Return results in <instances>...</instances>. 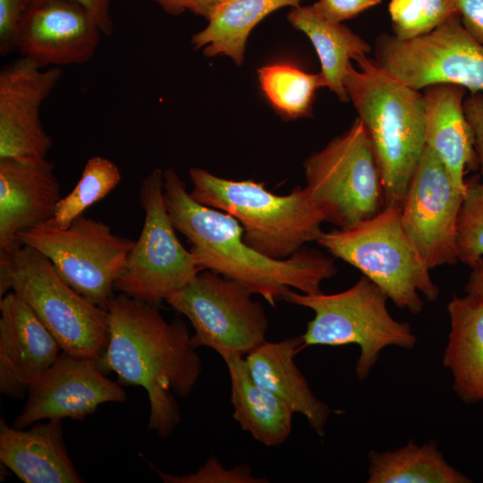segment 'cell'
<instances>
[{
    "label": "cell",
    "mask_w": 483,
    "mask_h": 483,
    "mask_svg": "<svg viewBox=\"0 0 483 483\" xmlns=\"http://www.w3.org/2000/svg\"><path fill=\"white\" fill-rule=\"evenodd\" d=\"M0 392L21 398L62 349L34 311L13 292L0 299Z\"/></svg>",
    "instance_id": "cell-17"
},
{
    "label": "cell",
    "mask_w": 483,
    "mask_h": 483,
    "mask_svg": "<svg viewBox=\"0 0 483 483\" xmlns=\"http://www.w3.org/2000/svg\"><path fill=\"white\" fill-rule=\"evenodd\" d=\"M0 461L25 483H80L64 441L61 419L24 430L0 420Z\"/></svg>",
    "instance_id": "cell-20"
},
{
    "label": "cell",
    "mask_w": 483,
    "mask_h": 483,
    "mask_svg": "<svg viewBox=\"0 0 483 483\" xmlns=\"http://www.w3.org/2000/svg\"><path fill=\"white\" fill-rule=\"evenodd\" d=\"M464 28L483 44V0H454Z\"/></svg>",
    "instance_id": "cell-37"
},
{
    "label": "cell",
    "mask_w": 483,
    "mask_h": 483,
    "mask_svg": "<svg viewBox=\"0 0 483 483\" xmlns=\"http://www.w3.org/2000/svg\"><path fill=\"white\" fill-rule=\"evenodd\" d=\"M457 253L468 267L483 258V182L466 183L457 223Z\"/></svg>",
    "instance_id": "cell-30"
},
{
    "label": "cell",
    "mask_w": 483,
    "mask_h": 483,
    "mask_svg": "<svg viewBox=\"0 0 483 483\" xmlns=\"http://www.w3.org/2000/svg\"><path fill=\"white\" fill-rule=\"evenodd\" d=\"M470 272L464 290L467 294L483 300V258H480L469 267Z\"/></svg>",
    "instance_id": "cell-38"
},
{
    "label": "cell",
    "mask_w": 483,
    "mask_h": 483,
    "mask_svg": "<svg viewBox=\"0 0 483 483\" xmlns=\"http://www.w3.org/2000/svg\"><path fill=\"white\" fill-rule=\"evenodd\" d=\"M189 175L192 199L236 218L244 242L265 256L287 258L324 232L325 217L305 187L276 195L263 182L225 179L199 167Z\"/></svg>",
    "instance_id": "cell-4"
},
{
    "label": "cell",
    "mask_w": 483,
    "mask_h": 483,
    "mask_svg": "<svg viewBox=\"0 0 483 483\" xmlns=\"http://www.w3.org/2000/svg\"><path fill=\"white\" fill-rule=\"evenodd\" d=\"M101 36L94 17L80 4L48 1L24 11L16 51L43 69L83 64L94 56Z\"/></svg>",
    "instance_id": "cell-16"
},
{
    "label": "cell",
    "mask_w": 483,
    "mask_h": 483,
    "mask_svg": "<svg viewBox=\"0 0 483 483\" xmlns=\"http://www.w3.org/2000/svg\"><path fill=\"white\" fill-rule=\"evenodd\" d=\"M8 292L29 305L62 352L96 360L103 355L109 340L107 309L76 292L41 252L21 245L0 253V299Z\"/></svg>",
    "instance_id": "cell-5"
},
{
    "label": "cell",
    "mask_w": 483,
    "mask_h": 483,
    "mask_svg": "<svg viewBox=\"0 0 483 483\" xmlns=\"http://www.w3.org/2000/svg\"><path fill=\"white\" fill-rule=\"evenodd\" d=\"M126 399L124 389L105 376L96 360L62 352L30 387L24 408L13 427L24 429L37 421L51 419L83 421L100 404L123 402Z\"/></svg>",
    "instance_id": "cell-15"
},
{
    "label": "cell",
    "mask_w": 483,
    "mask_h": 483,
    "mask_svg": "<svg viewBox=\"0 0 483 483\" xmlns=\"http://www.w3.org/2000/svg\"><path fill=\"white\" fill-rule=\"evenodd\" d=\"M225 362L230 377L234 420L261 445H283L292 433V411L254 381L244 357H232Z\"/></svg>",
    "instance_id": "cell-23"
},
{
    "label": "cell",
    "mask_w": 483,
    "mask_h": 483,
    "mask_svg": "<svg viewBox=\"0 0 483 483\" xmlns=\"http://www.w3.org/2000/svg\"><path fill=\"white\" fill-rule=\"evenodd\" d=\"M388 12L393 35L401 39L427 34L459 15L454 0H391Z\"/></svg>",
    "instance_id": "cell-29"
},
{
    "label": "cell",
    "mask_w": 483,
    "mask_h": 483,
    "mask_svg": "<svg viewBox=\"0 0 483 483\" xmlns=\"http://www.w3.org/2000/svg\"><path fill=\"white\" fill-rule=\"evenodd\" d=\"M54 0H26L25 10L45 2ZM77 3L83 6L97 21L103 36L110 37L114 32V21L111 14L112 0H64Z\"/></svg>",
    "instance_id": "cell-35"
},
{
    "label": "cell",
    "mask_w": 483,
    "mask_h": 483,
    "mask_svg": "<svg viewBox=\"0 0 483 483\" xmlns=\"http://www.w3.org/2000/svg\"><path fill=\"white\" fill-rule=\"evenodd\" d=\"M165 483H264L266 479L252 474L248 465L225 468L216 457H209L199 469L192 473L174 475L153 468Z\"/></svg>",
    "instance_id": "cell-31"
},
{
    "label": "cell",
    "mask_w": 483,
    "mask_h": 483,
    "mask_svg": "<svg viewBox=\"0 0 483 483\" xmlns=\"http://www.w3.org/2000/svg\"><path fill=\"white\" fill-rule=\"evenodd\" d=\"M164 196L174 225L190 242L199 268L241 284L272 307L292 288L321 292V284L336 274L333 258L318 250L303 247L284 259L257 251L244 242L236 218L193 199L174 169L164 171Z\"/></svg>",
    "instance_id": "cell-2"
},
{
    "label": "cell",
    "mask_w": 483,
    "mask_h": 483,
    "mask_svg": "<svg viewBox=\"0 0 483 483\" xmlns=\"http://www.w3.org/2000/svg\"><path fill=\"white\" fill-rule=\"evenodd\" d=\"M121 178V172L113 161L100 156L90 157L75 187L58 201L48 223L59 228L70 226L86 209L109 194Z\"/></svg>",
    "instance_id": "cell-28"
},
{
    "label": "cell",
    "mask_w": 483,
    "mask_h": 483,
    "mask_svg": "<svg viewBox=\"0 0 483 483\" xmlns=\"http://www.w3.org/2000/svg\"><path fill=\"white\" fill-rule=\"evenodd\" d=\"M62 77L60 67L40 68L21 56L0 70V159L47 157L52 138L40 109Z\"/></svg>",
    "instance_id": "cell-14"
},
{
    "label": "cell",
    "mask_w": 483,
    "mask_h": 483,
    "mask_svg": "<svg viewBox=\"0 0 483 483\" xmlns=\"http://www.w3.org/2000/svg\"><path fill=\"white\" fill-rule=\"evenodd\" d=\"M422 91L426 146L465 193V173L479 168L475 138L463 106L467 89L453 84H435Z\"/></svg>",
    "instance_id": "cell-19"
},
{
    "label": "cell",
    "mask_w": 483,
    "mask_h": 483,
    "mask_svg": "<svg viewBox=\"0 0 483 483\" xmlns=\"http://www.w3.org/2000/svg\"><path fill=\"white\" fill-rule=\"evenodd\" d=\"M258 78L270 106L289 120L310 116L317 90L326 87L320 72L310 73L287 62L260 67Z\"/></svg>",
    "instance_id": "cell-27"
},
{
    "label": "cell",
    "mask_w": 483,
    "mask_h": 483,
    "mask_svg": "<svg viewBox=\"0 0 483 483\" xmlns=\"http://www.w3.org/2000/svg\"><path fill=\"white\" fill-rule=\"evenodd\" d=\"M252 295L232 279L201 270L165 301L191 322L192 346L210 348L225 360L245 357L267 341L268 321Z\"/></svg>",
    "instance_id": "cell-10"
},
{
    "label": "cell",
    "mask_w": 483,
    "mask_h": 483,
    "mask_svg": "<svg viewBox=\"0 0 483 483\" xmlns=\"http://www.w3.org/2000/svg\"><path fill=\"white\" fill-rule=\"evenodd\" d=\"M301 1L225 0L209 15L208 25L191 37V44L208 57L225 55L241 66L252 30L270 13L299 6Z\"/></svg>",
    "instance_id": "cell-25"
},
{
    "label": "cell",
    "mask_w": 483,
    "mask_h": 483,
    "mask_svg": "<svg viewBox=\"0 0 483 483\" xmlns=\"http://www.w3.org/2000/svg\"><path fill=\"white\" fill-rule=\"evenodd\" d=\"M18 238L45 255L76 292L106 309L135 242L84 216L66 228L46 223L19 233Z\"/></svg>",
    "instance_id": "cell-9"
},
{
    "label": "cell",
    "mask_w": 483,
    "mask_h": 483,
    "mask_svg": "<svg viewBox=\"0 0 483 483\" xmlns=\"http://www.w3.org/2000/svg\"><path fill=\"white\" fill-rule=\"evenodd\" d=\"M109 340L97 360L104 372H114L122 385L145 389L150 412L148 429L169 437L181 421L176 398L188 396L202 364L187 326L166 321L156 305L121 293L107 307Z\"/></svg>",
    "instance_id": "cell-1"
},
{
    "label": "cell",
    "mask_w": 483,
    "mask_h": 483,
    "mask_svg": "<svg viewBox=\"0 0 483 483\" xmlns=\"http://www.w3.org/2000/svg\"><path fill=\"white\" fill-rule=\"evenodd\" d=\"M450 331L443 366L453 376V387L462 402H483V300L454 296L447 304Z\"/></svg>",
    "instance_id": "cell-22"
},
{
    "label": "cell",
    "mask_w": 483,
    "mask_h": 483,
    "mask_svg": "<svg viewBox=\"0 0 483 483\" xmlns=\"http://www.w3.org/2000/svg\"><path fill=\"white\" fill-rule=\"evenodd\" d=\"M287 20L312 43L326 87L341 101H349L344 78L351 60L367 55L371 51L369 44L343 23L324 17L313 5L292 7Z\"/></svg>",
    "instance_id": "cell-24"
},
{
    "label": "cell",
    "mask_w": 483,
    "mask_h": 483,
    "mask_svg": "<svg viewBox=\"0 0 483 483\" xmlns=\"http://www.w3.org/2000/svg\"><path fill=\"white\" fill-rule=\"evenodd\" d=\"M302 348L301 336L266 341L244 358L254 381L281 399L293 413L305 417L312 430L322 436L331 409L314 394L294 362V356Z\"/></svg>",
    "instance_id": "cell-21"
},
{
    "label": "cell",
    "mask_w": 483,
    "mask_h": 483,
    "mask_svg": "<svg viewBox=\"0 0 483 483\" xmlns=\"http://www.w3.org/2000/svg\"><path fill=\"white\" fill-rule=\"evenodd\" d=\"M60 189L47 157L0 159V253L21 246L19 233L51 221Z\"/></svg>",
    "instance_id": "cell-18"
},
{
    "label": "cell",
    "mask_w": 483,
    "mask_h": 483,
    "mask_svg": "<svg viewBox=\"0 0 483 483\" xmlns=\"http://www.w3.org/2000/svg\"><path fill=\"white\" fill-rule=\"evenodd\" d=\"M355 61L359 68L351 64L344 78L349 101L376 153L386 206L402 207L426 147L423 96L367 55Z\"/></svg>",
    "instance_id": "cell-3"
},
{
    "label": "cell",
    "mask_w": 483,
    "mask_h": 483,
    "mask_svg": "<svg viewBox=\"0 0 483 483\" xmlns=\"http://www.w3.org/2000/svg\"><path fill=\"white\" fill-rule=\"evenodd\" d=\"M368 483H470L445 459L435 441L390 451H369Z\"/></svg>",
    "instance_id": "cell-26"
},
{
    "label": "cell",
    "mask_w": 483,
    "mask_h": 483,
    "mask_svg": "<svg viewBox=\"0 0 483 483\" xmlns=\"http://www.w3.org/2000/svg\"><path fill=\"white\" fill-rule=\"evenodd\" d=\"M381 3V0H318L313 7L326 19L343 23Z\"/></svg>",
    "instance_id": "cell-33"
},
{
    "label": "cell",
    "mask_w": 483,
    "mask_h": 483,
    "mask_svg": "<svg viewBox=\"0 0 483 483\" xmlns=\"http://www.w3.org/2000/svg\"><path fill=\"white\" fill-rule=\"evenodd\" d=\"M26 0H0V55L16 51L20 23Z\"/></svg>",
    "instance_id": "cell-32"
},
{
    "label": "cell",
    "mask_w": 483,
    "mask_h": 483,
    "mask_svg": "<svg viewBox=\"0 0 483 483\" xmlns=\"http://www.w3.org/2000/svg\"><path fill=\"white\" fill-rule=\"evenodd\" d=\"M157 4L164 12L177 16L186 12L208 20L212 12L225 0H147Z\"/></svg>",
    "instance_id": "cell-36"
},
{
    "label": "cell",
    "mask_w": 483,
    "mask_h": 483,
    "mask_svg": "<svg viewBox=\"0 0 483 483\" xmlns=\"http://www.w3.org/2000/svg\"><path fill=\"white\" fill-rule=\"evenodd\" d=\"M463 106L473 131L479 169L483 178V93H470L465 97Z\"/></svg>",
    "instance_id": "cell-34"
},
{
    "label": "cell",
    "mask_w": 483,
    "mask_h": 483,
    "mask_svg": "<svg viewBox=\"0 0 483 483\" xmlns=\"http://www.w3.org/2000/svg\"><path fill=\"white\" fill-rule=\"evenodd\" d=\"M387 300L383 291L364 275L352 287L337 293L307 294L290 290L284 297V301L314 312L301 335L303 348L349 344L360 347L355 366L360 380L367 378L384 348L411 350L417 343L411 326L391 316Z\"/></svg>",
    "instance_id": "cell-7"
},
{
    "label": "cell",
    "mask_w": 483,
    "mask_h": 483,
    "mask_svg": "<svg viewBox=\"0 0 483 483\" xmlns=\"http://www.w3.org/2000/svg\"><path fill=\"white\" fill-rule=\"evenodd\" d=\"M307 189L326 222L348 229L386 206L381 169L369 136L357 117L303 163Z\"/></svg>",
    "instance_id": "cell-8"
},
{
    "label": "cell",
    "mask_w": 483,
    "mask_h": 483,
    "mask_svg": "<svg viewBox=\"0 0 483 483\" xmlns=\"http://www.w3.org/2000/svg\"><path fill=\"white\" fill-rule=\"evenodd\" d=\"M375 62L415 90L453 84L471 93L483 92V44L464 28L460 15L409 39L381 34L375 45Z\"/></svg>",
    "instance_id": "cell-12"
},
{
    "label": "cell",
    "mask_w": 483,
    "mask_h": 483,
    "mask_svg": "<svg viewBox=\"0 0 483 483\" xmlns=\"http://www.w3.org/2000/svg\"><path fill=\"white\" fill-rule=\"evenodd\" d=\"M317 242L360 270L396 307L411 314L423 310L421 295L429 301L438 298L430 269L403 229L401 207L386 206L351 228L323 232Z\"/></svg>",
    "instance_id": "cell-6"
},
{
    "label": "cell",
    "mask_w": 483,
    "mask_h": 483,
    "mask_svg": "<svg viewBox=\"0 0 483 483\" xmlns=\"http://www.w3.org/2000/svg\"><path fill=\"white\" fill-rule=\"evenodd\" d=\"M144 223L114 289L158 305L201 271L176 235L164 196V171L154 169L139 191Z\"/></svg>",
    "instance_id": "cell-11"
},
{
    "label": "cell",
    "mask_w": 483,
    "mask_h": 483,
    "mask_svg": "<svg viewBox=\"0 0 483 483\" xmlns=\"http://www.w3.org/2000/svg\"><path fill=\"white\" fill-rule=\"evenodd\" d=\"M463 196L443 162L426 146L401 207V217L406 234L430 270L459 261L457 223Z\"/></svg>",
    "instance_id": "cell-13"
}]
</instances>
